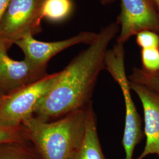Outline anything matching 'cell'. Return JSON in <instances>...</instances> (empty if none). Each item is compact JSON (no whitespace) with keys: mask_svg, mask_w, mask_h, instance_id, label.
Here are the masks:
<instances>
[{"mask_svg":"<svg viewBox=\"0 0 159 159\" xmlns=\"http://www.w3.org/2000/svg\"><path fill=\"white\" fill-rule=\"evenodd\" d=\"M58 72L23 86L0 98V125L19 127L34 116L40 101L56 82Z\"/></svg>","mask_w":159,"mask_h":159,"instance_id":"cell-4","label":"cell"},{"mask_svg":"<svg viewBox=\"0 0 159 159\" xmlns=\"http://www.w3.org/2000/svg\"><path fill=\"white\" fill-rule=\"evenodd\" d=\"M119 31L116 21L102 28L87 48L58 72L54 85L36 108V117L48 121L85 108L91 103L97 78L105 69L108 46Z\"/></svg>","mask_w":159,"mask_h":159,"instance_id":"cell-1","label":"cell"},{"mask_svg":"<svg viewBox=\"0 0 159 159\" xmlns=\"http://www.w3.org/2000/svg\"><path fill=\"white\" fill-rule=\"evenodd\" d=\"M130 85L142 104L146 139L144 150L136 159H144L150 154L157 155L159 159V94L136 83L130 81Z\"/></svg>","mask_w":159,"mask_h":159,"instance_id":"cell-9","label":"cell"},{"mask_svg":"<svg viewBox=\"0 0 159 159\" xmlns=\"http://www.w3.org/2000/svg\"><path fill=\"white\" fill-rule=\"evenodd\" d=\"M28 142L0 144V159H41L34 146L29 145Z\"/></svg>","mask_w":159,"mask_h":159,"instance_id":"cell-12","label":"cell"},{"mask_svg":"<svg viewBox=\"0 0 159 159\" xmlns=\"http://www.w3.org/2000/svg\"><path fill=\"white\" fill-rule=\"evenodd\" d=\"M0 39V95L8 94L23 86L31 84L47 75V69L40 68L24 58L12 59L8 55L11 47Z\"/></svg>","mask_w":159,"mask_h":159,"instance_id":"cell-7","label":"cell"},{"mask_svg":"<svg viewBox=\"0 0 159 159\" xmlns=\"http://www.w3.org/2000/svg\"><path fill=\"white\" fill-rule=\"evenodd\" d=\"M43 0H11L0 20V39L12 45L25 36L42 30Z\"/></svg>","mask_w":159,"mask_h":159,"instance_id":"cell-5","label":"cell"},{"mask_svg":"<svg viewBox=\"0 0 159 159\" xmlns=\"http://www.w3.org/2000/svg\"><path fill=\"white\" fill-rule=\"evenodd\" d=\"M128 78L131 82L144 85L159 94V71L150 73L135 67Z\"/></svg>","mask_w":159,"mask_h":159,"instance_id":"cell-13","label":"cell"},{"mask_svg":"<svg viewBox=\"0 0 159 159\" xmlns=\"http://www.w3.org/2000/svg\"><path fill=\"white\" fill-rule=\"evenodd\" d=\"M143 70L150 73L159 71V48H144L141 50Z\"/></svg>","mask_w":159,"mask_h":159,"instance_id":"cell-15","label":"cell"},{"mask_svg":"<svg viewBox=\"0 0 159 159\" xmlns=\"http://www.w3.org/2000/svg\"><path fill=\"white\" fill-rule=\"evenodd\" d=\"M137 44L144 48H159V33L151 30H145L136 35Z\"/></svg>","mask_w":159,"mask_h":159,"instance_id":"cell-16","label":"cell"},{"mask_svg":"<svg viewBox=\"0 0 159 159\" xmlns=\"http://www.w3.org/2000/svg\"><path fill=\"white\" fill-rule=\"evenodd\" d=\"M11 0H0V20Z\"/></svg>","mask_w":159,"mask_h":159,"instance_id":"cell-17","label":"cell"},{"mask_svg":"<svg viewBox=\"0 0 159 159\" xmlns=\"http://www.w3.org/2000/svg\"><path fill=\"white\" fill-rule=\"evenodd\" d=\"M117 43L125 44L133 35L151 30L159 33V12L153 0H120Z\"/></svg>","mask_w":159,"mask_h":159,"instance_id":"cell-6","label":"cell"},{"mask_svg":"<svg viewBox=\"0 0 159 159\" xmlns=\"http://www.w3.org/2000/svg\"><path fill=\"white\" fill-rule=\"evenodd\" d=\"M154 2H155V4H156V7L157 6H159V0H153Z\"/></svg>","mask_w":159,"mask_h":159,"instance_id":"cell-19","label":"cell"},{"mask_svg":"<svg viewBox=\"0 0 159 159\" xmlns=\"http://www.w3.org/2000/svg\"><path fill=\"white\" fill-rule=\"evenodd\" d=\"M73 10V0H43L41 14L43 20L61 23L67 20Z\"/></svg>","mask_w":159,"mask_h":159,"instance_id":"cell-11","label":"cell"},{"mask_svg":"<svg viewBox=\"0 0 159 159\" xmlns=\"http://www.w3.org/2000/svg\"><path fill=\"white\" fill-rule=\"evenodd\" d=\"M105 70L119 85L125 104V125L122 144L125 159H133L134 149L144 136L142 119L137 111L131 94L130 81L126 75L124 44L116 43L107 51L104 60Z\"/></svg>","mask_w":159,"mask_h":159,"instance_id":"cell-3","label":"cell"},{"mask_svg":"<svg viewBox=\"0 0 159 159\" xmlns=\"http://www.w3.org/2000/svg\"><path fill=\"white\" fill-rule=\"evenodd\" d=\"M116 0H100L103 6H109L113 4Z\"/></svg>","mask_w":159,"mask_h":159,"instance_id":"cell-18","label":"cell"},{"mask_svg":"<svg viewBox=\"0 0 159 159\" xmlns=\"http://www.w3.org/2000/svg\"><path fill=\"white\" fill-rule=\"evenodd\" d=\"M97 33L82 31L65 40L45 42L34 39L29 34L15 43L24 52L25 58L35 66L47 69V64L53 57L66 49L77 44L89 45L96 39Z\"/></svg>","mask_w":159,"mask_h":159,"instance_id":"cell-8","label":"cell"},{"mask_svg":"<svg viewBox=\"0 0 159 159\" xmlns=\"http://www.w3.org/2000/svg\"><path fill=\"white\" fill-rule=\"evenodd\" d=\"M1 96H1V95H0V98H1Z\"/></svg>","mask_w":159,"mask_h":159,"instance_id":"cell-21","label":"cell"},{"mask_svg":"<svg viewBox=\"0 0 159 159\" xmlns=\"http://www.w3.org/2000/svg\"><path fill=\"white\" fill-rule=\"evenodd\" d=\"M71 159H107L102 152L97 133L96 116L91 104L89 109L84 136Z\"/></svg>","mask_w":159,"mask_h":159,"instance_id":"cell-10","label":"cell"},{"mask_svg":"<svg viewBox=\"0 0 159 159\" xmlns=\"http://www.w3.org/2000/svg\"><path fill=\"white\" fill-rule=\"evenodd\" d=\"M91 104L52 122L33 116L23 123L27 140L41 159H71L84 136Z\"/></svg>","mask_w":159,"mask_h":159,"instance_id":"cell-2","label":"cell"},{"mask_svg":"<svg viewBox=\"0 0 159 159\" xmlns=\"http://www.w3.org/2000/svg\"><path fill=\"white\" fill-rule=\"evenodd\" d=\"M25 142L29 141L25 137L22 125L14 127L0 125V144Z\"/></svg>","mask_w":159,"mask_h":159,"instance_id":"cell-14","label":"cell"},{"mask_svg":"<svg viewBox=\"0 0 159 159\" xmlns=\"http://www.w3.org/2000/svg\"><path fill=\"white\" fill-rule=\"evenodd\" d=\"M157 10H158V11H159V6H157Z\"/></svg>","mask_w":159,"mask_h":159,"instance_id":"cell-20","label":"cell"}]
</instances>
